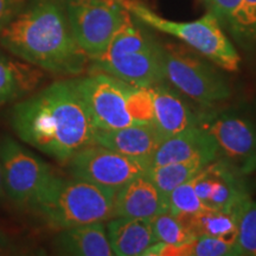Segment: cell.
<instances>
[{"label": "cell", "instance_id": "6da1fadb", "mask_svg": "<svg viewBox=\"0 0 256 256\" xmlns=\"http://www.w3.org/2000/svg\"><path fill=\"white\" fill-rule=\"evenodd\" d=\"M10 124L20 142L62 164L94 144L98 130L72 78L20 98L12 107Z\"/></svg>", "mask_w": 256, "mask_h": 256}, {"label": "cell", "instance_id": "7a4b0ae2", "mask_svg": "<svg viewBox=\"0 0 256 256\" xmlns=\"http://www.w3.org/2000/svg\"><path fill=\"white\" fill-rule=\"evenodd\" d=\"M0 46L16 58L62 78H78L90 63L58 0H28L0 34Z\"/></svg>", "mask_w": 256, "mask_h": 256}, {"label": "cell", "instance_id": "3957f363", "mask_svg": "<svg viewBox=\"0 0 256 256\" xmlns=\"http://www.w3.org/2000/svg\"><path fill=\"white\" fill-rule=\"evenodd\" d=\"M89 70L108 74L128 84L150 88L165 81L162 43L130 14L104 52L90 60Z\"/></svg>", "mask_w": 256, "mask_h": 256}, {"label": "cell", "instance_id": "277c9868", "mask_svg": "<svg viewBox=\"0 0 256 256\" xmlns=\"http://www.w3.org/2000/svg\"><path fill=\"white\" fill-rule=\"evenodd\" d=\"M115 194V190L82 179L55 176L31 210L57 232L82 224L107 222L113 217Z\"/></svg>", "mask_w": 256, "mask_h": 256}, {"label": "cell", "instance_id": "5b68a950", "mask_svg": "<svg viewBox=\"0 0 256 256\" xmlns=\"http://www.w3.org/2000/svg\"><path fill=\"white\" fill-rule=\"evenodd\" d=\"M124 8L138 22L184 42L210 62L228 72H238L240 55L215 16L209 11L192 22H176L156 14L139 0H124Z\"/></svg>", "mask_w": 256, "mask_h": 256}, {"label": "cell", "instance_id": "8992f818", "mask_svg": "<svg viewBox=\"0 0 256 256\" xmlns=\"http://www.w3.org/2000/svg\"><path fill=\"white\" fill-rule=\"evenodd\" d=\"M198 126L218 146V158L241 176L256 171V114L244 106L206 108L198 113Z\"/></svg>", "mask_w": 256, "mask_h": 256}, {"label": "cell", "instance_id": "52a82bcc", "mask_svg": "<svg viewBox=\"0 0 256 256\" xmlns=\"http://www.w3.org/2000/svg\"><path fill=\"white\" fill-rule=\"evenodd\" d=\"M162 60L165 80L204 108L220 106L232 95L230 84L216 64L185 48L162 44Z\"/></svg>", "mask_w": 256, "mask_h": 256}, {"label": "cell", "instance_id": "ba28073f", "mask_svg": "<svg viewBox=\"0 0 256 256\" xmlns=\"http://www.w3.org/2000/svg\"><path fill=\"white\" fill-rule=\"evenodd\" d=\"M62 4L76 43L90 60L104 52L130 16L124 0H66Z\"/></svg>", "mask_w": 256, "mask_h": 256}, {"label": "cell", "instance_id": "9c48e42d", "mask_svg": "<svg viewBox=\"0 0 256 256\" xmlns=\"http://www.w3.org/2000/svg\"><path fill=\"white\" fill-rule=\"evenodd\" d=\"M0 162L5 192L19 209H30L55 178L43 159L11 136L0 138Z\"/></svg>", "mask_w": 256, "mask_h": 256}, {"label": "cell", "instance_id": "30bf717a", "mask_svg": "<svg viewBox=\"0 0 256 256\" xmlns=\"http://www.w3.org/2000/svg\"><path fill=\"white\" fill-rule=\"evenodd\" d=\"M68 164L74 178L115 191L146 174L151 168L146 160L130 158L98 144L83 147L72 156Z\"/></svg>", "mask_w": 256, "mask_h": 256}, {"label": "cell", "instance_id": "8fae6325", "mask_svg": "<svg viewBox=\"0 0 256 256\" xmlns=\"http://www.w3.org/2000/svg\"><path fill=\"white\" fill-rule=\"evenodd\" d=\"M72 81L98 130H118L136 124L127 110L126 82L100 72L72 78Z\"/></svg>", "mask_w": 256, "mask_h": 256}, {"label": "cell", "instance_id": "7c38bea8", "mask_svg": "<svg viewBox=\"0 0 256 256\" xmlns=\"http://www.w3.org/2000/svg\"><path fill=\"white\" fill-rule=\"evenodd\" d=\"M194 191L208 209L240 214L250 194L244 176L217 159L204 166L192 178Z\"/></svg>", "mask_w": 256, "mask_h": 256}, {"label": "cell", "instance_id": "4fadbf2b", "mask_svg": "<svg viewBox=\"0 0 256 256\" xmlns=\"http://www.w3.org/2000/svg\"><path fill=\"white\" fill-rule=\"evenodd\" d=\"M168 211V197L146 174L136 177L115 194L113 217L151 218Z\"/></svg>", "mask_w": 256, "mask_h": 256}, {"label": "cell", "instance_id": "5bb4252c", "mask_svg": "<svg viewBox=\"0 0 256 256\" xmlns=\"http://www.w3.org/2000/svg\"><path fill=\"white\" fill-rule=\"evenodd\" d=\"M162 139L154 124H133L118 130H96L94 144L151 164L152 156Z\"/></svg>", "mask_w": 256, "mask_h": 256}, {"label": "cell", "instance_id": "9a60e30c", "mask_svg": "<svg viewBox=\"0 0 256 256\" xmlns=\"http://www.w3.org/2000/svg\"><path fill=\"white\" fill-rule=\"evenodd\" d=\"M206 156L215 160L218 156V146L216 140L200 126H194L162 139L154 154L151 158V168L172 162Z\"/></svg>", "mask_w": 256, "mask_h": 256}, {"label": "cell", "instance_id": "2e32d148", "mask_svg": "<svg viewBox=\"0 0 256 256\" xmlns=\"http://www.w3.org/2000/svg\"><path fill=\"white\" fill-rule=\"evenodd\" d=\"M148 90L152 98L154 126L164 139L198 126V113L192 112L179 92L165 81L152 86Z\"/></svg>", "mask_w": 256, "mask_h": 256}, {"label": "cell", "instance_id": "e0dca14e", "mask_svg": "<svg viewBox=\"0 0 256 256\" xmlns=\"http://www.w3.org/2000/svg\"><path fill=\"white\" fill-rule=\"evenodd\" d=\"M112 252L116 256H140L156 244L151 220L112 217L106 224Z\"/></svg>", "mask_w": 256, "mask_h": 256}, {"label": "cell", "instance_id": "ac0fdd59", "mask_svg": "<svg viewBox=\"0 0 256 256\" xmlns=\"http://www.w3.org/2000/svg\"><path fill=\"white\" fill-rule=\"evenodd\" d=\"M54 250L69 256H112L107 230L104 222H95L58 230L54 238Z\"/></svg>", "mask_w": 256, "mask_h": 256}, {"label": "cell", "instance_id": "d6986e66", "mask_svg": "<svg viewBox=\"0 0 256 256\" xmlns=\"http://www.w3.org/2000/svg\"><path fill=\"white\" fill-rule=\"evenodd\" d=\"M43 78V70L0 52V107L30 95Z\"/></svg>", "mask_w": 256, "mask_h": 256}, {"label": "cell", "instance_id": "ffe728a7", "mask_svg": "<svg viewBox=\"0 0 256 256\" xmlns=\"http://www.w3.org/2000/svg\"><path fill=\"white\" fill-rule=\"evenodd\" d=\"M241 214V212H240ZM240 214L206 209L194 215L177 217L194 238L210 236L236 244Z\"/></svg>", "mask_w": 256, "mask_h": 256}, {"label": "cell", "instance_id": "44dd1931", "mask_svg": "<svg viewBox=\"0 0 256 256\" xmlns=\"http://www.w3.org/2000/svg\"><path fill=\"white\" fill-rule=\"evenodd\" d=\"M211 160L206 156H196L185 162L172 164L153 166L150 168L146 176L154 183L160 191L168 197V194L179 185L186 183L200 171L204 166L210 164Z\"/></svg>", "mask_w": 256, "mask_h": 256}, {"label": "cell", "instance_id": "7402d4cb", "mask_svg": "<svg viewBox=\"0 0 256 256\" xmlns=\"http://www.w3.org/2000/svg\"><path fill=\"white\" fill-rule=\"evenodd\" d=\"M209 11L215 16L226 34H229L238 46L244 36L243 0H206Z\"/></svg>", "mask_w": 256, "mask_h": 256}, {"label": "cell", "instance_id": "603a6c76", "mask_svg": "<svg viewBox=\"0 0 256 256\" xmlns=\"http://www.w3.org/2000/svg\"><path fill=\"white\" fill-rule=\"evenodd\" d=\"M150 220H151L153 232L158 242L180 247L194 238L185 228L184 224L168 211L153 216Z\"/></svg>", "mask_w": 256, "mask_h": 256}, {"label": "cell", "instance_id": "cb8c5ba5", "mask_svg": "<svg viewBox=\"0 0 256 256\" xmlns=\"http://www.w3.org/2000/svg\"><path fill=\"white\" fill-rule=\"evenodd\" d=\"M236 248L238 256H256V200L252 198L240 214Z\"/></svg>", "mask_w": 256, "mask_h": 256}, {"label": "cell", "instance_id": "d4e9b609", "mask_svg": "<svg viewBox=\"0 0 256 256\" xmlns=\"http://www.w3.org/2000/svg\"><path fill=\"white\" fill-rule=\"evenodd\" d=\"M128 113L136 124H154L153 104L148 88L126 83L124 86Z\"/></svg>", "mask_w": 256, "mask_h": 256}, {"label": "cell", "instance_id": "484cf974", "mask_svg": "<svg viewBox=\"0 0 256 256\" xmlns=\"http://www.w3.org/2000/svg\"><path fill=\"white\" fill-rule=\"evenodd\" d=\"M206 206L197 196L191 180L179 185L168 194V212L176 217L194 215L206 210Z\"/></svg>", "mask_w": 256, "mask_h": 256}, {"label": "cell", "instance_id": "4316f807", "mask_svg": "<svg viewBox=\"0 0 256 256\" xmlns=\"http://www.w3.org/2000/svg\"><path fill=\"white\" fill-rule=\"evenodd\" d=\"M244 8V36L240 48L256 56V0H243Z\"/></svg>", "mask_w": 256, "mask_h": 256}, {"label": "cell", "instance_id": "83f0119b", "mask_svg": "<svg viewBox=\"0 0 256 256\" xmlns=\"http://www.w3.org/2000/svg\"><path fill=\"white\" fill-rule=\"evenodd\" d=\"M28 0H0V34L25 8Z\"/></svg>", "mask_w": 256, "mask_h": 256}, {"label": "cell", "instance_id": "f1b7e54d", "mask_svg": "<svg viewBox=\"0 0 256 256\" xmlns=\"http://www.w3.org/2000/svg\"><path fill=\"white\" fill-rule=\"evenodd\" d=\"M5 186H4V177H2V162H0V200L5 197Z\"/></svg>", "mask_w": 256, "mask_h": 256}, {"label": "cell", "instance_id": "f546056e", "mask_svg": "<svg viewBox=\"0 0 256 256\" xmlns=\"http://www.w3.org/2000/svg\"><path fill=\"white\" fill-rule=\"evenodd\" d=\"M2 246H4V242L0 241V254H2Z\"/></svg>", "mask_w": 256, "mask_h": 256}, {"label": "cell", "instance_id": "4dcf8cb0", "mask_svg": "<svg viewBox=\"0 0 256 256\" xmlns=\"http://www.w3.org/2000/svg\"><path fill=\"white\" fill-rule=\"evenodd\" d=\"M58 2H66V0H58Z\"/></svg>", "mask_w": 256, "mask_h": 256}]
</instances>
